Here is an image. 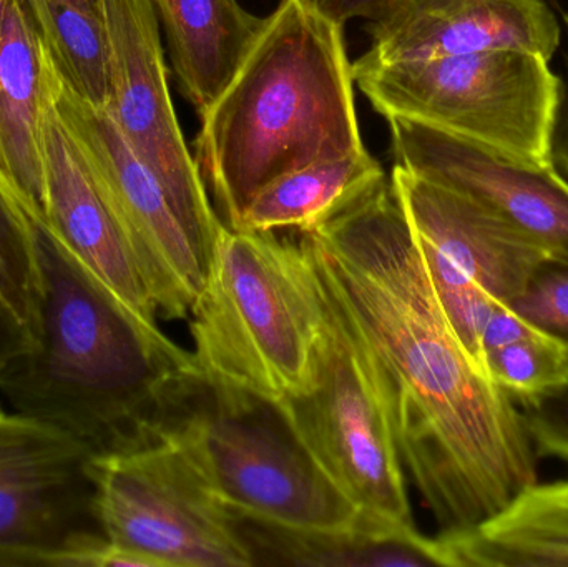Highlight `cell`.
<instances>
[{
  "label": "cell",
  "instance_id": "7",
  "mask_svg": "<svg viewBox=\"0 0 568 567\" xmlns=\"http://www.w3.org/2000/svg\"><path fill=\"white\" fill-rule=\"evenodd\" d=\"M317 286L323 325L316 378L306 393L282 403L284 412L324 475L361 513L416 526L366 356L320 280Z\"/></svg>",
  "mask_w": 568,
  "mask_h": 567
},
{
  "label": "cell",
  "instance_id": "10",
  "mask_svg": "<svg viewBox=\"0 0 568 567\" xmlns=\"http://www.w3.org/2000/svg\"><path fill=\"white\" fill-rule=\"evenodd\" d=\"M390 183L450 328L486 373L484 328L496 306L524 292L546 253L483 206L397 163Z\"/></svg>",
  "mask_w": 568,
  "mask_h": 567
},
{
  "label": "cell",
  "instance_id": "12",
  "mask_svg": "<svg viewBox=\"0 0 568 567\" xmlns=\"http://www.w3.org/2000/svg\"><path fill=\"white\" fill-rule=\"evenodd\" d=\"M110 42L106 110L136 155L155 173L193 235L215 250L223 220L210 202L199 162L183 139L166 80L152 0H105Z\"/></svg>",
  "mask_w": 568,
  "mask_h": 567
},
{
  "label": "cell",
  "instance_id": "15",
  "mask_svg": "<svg viewBox=\"0 0 568 567\" xmlns=\"http://www.w3.org/2000/svg\"><path fill=\"white\" fill-rule=\"evenodd\" d=\"M60 77L27 0H0V196L47 225L43 122Z\"/></svg>",
  "mask_w": 568,
  "mask_h": 567
},
{
  "label": "cell",
  "instance_id": "19",
  "mask_svg": "<svg viewBox=\"0 0 568 567\" xmlns=\"http://www.w3.org/2000/svg\"><path fill=\"white\" fill-rule=\"evenodd\" d=\"M437 539L449 567H568V482L536 483L496 518Z\"/></svg>",
  "mask_w": 568,
  "mask_h": 567
},
{
  "label": "cell",
  "instance_id": "2",
  "mask_svg": "<svg viewBox=\"0 0 568 567\" xmlns=\"http://www.w3.org/2000/svg\"><path fill=\"white\" fill-rule=\"evenodd\" d=\"M43 276L32 348L0 365V402L59 429L95 458L152 445L156 399L193 355L130 312L47 226H36Z\"/></svg>",
  "mask_w": 568,
  "mask_h": 567
},
{
  "label": "cell",
  "instance_id": "17",
  "mask_svg": "<svg viewBox=\"0 0 568 567\" xmlns=\"http://www.w3.org/2000/svg\"><path fill=\"white\" fill-rule=\"evenodd\" d=\"M233 513V512H232ZM235 515L253 566L449 567L439 539L361 513L343 528L310 529Z\"/></svg>",
  "mask_w": 568,
  "mask_h": 567
},
{
  "label": "cell",
  "instance_id": "13",
  "mask_svg": "<svg viewBox=\"0 0 568 567\" xmlns=\"http://www.w3.org/2000/svg\"><path fill=\"white\" fill-rule=\"evenodd\" d=\"M397 165L466 196L549 259L568 262V180L532 163L406 117H387Z\"/></svg>",
  "mask_w": 568,
  "mask_h": 567
},
{
  "label": "cell",
  "instance_id": "5",
  "mask_svg": "<svg viewBox=\"0 0 568 567\" xmlns=\"http://www.w3.org/2000/svg\"><path fill=\"white\" fill-rule=\"evenodd\" d=\"M190 315L206 378L276 403L313 386L323 300L300 243L223 225Z\"/></svg>",
  "mask_w": 568,
  "mask_h": 567
},
{
  "label": "cell",
  "instance_id": "30",
  "mask_svg": "<svg viewBox=\"0 0 568 567\" xmlns=\"http://www.w3.org/2000/svg\"><path fill=\"white\" fill-rule=\"evenodd\" d=\"M566 23H567V29H568V13L566 16Z\"/></svg>",
  "mask_w": 568,
  "mask_h": 567
},
{
  "label": "cell",
  "instance_id": "20",
  "mask_svg": "<svg viewBox=\"0 0 568 567\" xmlns=\"http://www.w3.org/2000/svg\"><path fill=\"white\" fill-rule=\"evenodd\" d=\"M386 182L381 163L367 150L324 160L284 173L260 190L233 230L313 232Z\"/></svg>",
  "mask_w": 568,
  "mask_h": 567
},
{
  "label": "cell",
  "instance_id": "23",
  "mask_svg": "<svg viewBox=\"0 0 568 567\" xmlns=\"http://www.w3.org/2000/svg\"><path fill=\"white\" fill-rule=\"evenodd\" d=\"M0 298L36 343L43 276L36 229L0 196Z\"/></svg>",
  "mask_w": 568,
  "mask_h": 567
},
{
  "label": "cell",
  "instance_id": "26",
  "mask_svg": "<svg viewBox=\"0 0 568 567\" xmlns=\"http://www.w3.org/2000/svg\"><path fill=\"white\" fill-rule=\"evenodd\" d=\"M536 332L532 326L527 325L520 316H517L509 306L499 305L494 310L483 333L484 358L490 350L499 348L507 343L516 342L523 336ZM486 365V363H484Z\"/></svg>",
  "mask_w": 568,
  "mask_h": 567
},
{
  "label": "cell",
  "instance_id": "4",
  "mask_svg": "<svg viewBox=\"0 0 568 567\" xmlns=\"http://www.w3.org/2000/svg\"><path fill=\"white\" fill-rule=\"evenodd\" d=\"M150 443L186 459L210 493L236 515L293 528H343L361 512L331 483L294 432L282 403L175 373L160 392Z\"/></svg>",
  "mask_w": 568,
  "mask_h": 567
},
{
  "label": "cell",
  "instance_id": "29",
  "mask_svg": "<svg viewBox=\"0 0 568 567\" xmlns=\"http://www.w3.org/2000/svg\"><path fill=\"white\" fill-rule=\"evenodd\" d=\"M550 163L568 180V93H562L552 135H550Z\"/></svg>",
  "mask_w": 568,
  "mask_h": 567
},
{
  "label": "cell",
  "instance_id": "16",
  "mask_svg": "<svg viewBox=\"0 0 568 567\" xmlns=\"http://www.w3.org/2000/svg\"><path fill=\"white\" fill-rule=\"evenodd\" d=\"M55 97L57 92L47 105L43 122L47 225L42 226L52 230L130 312L149 325H156L159 312L122 226L60 117Z\"/></svg>",
  "mask_w": 568,
  "mask_h": 567
},
{
  "label": "cell",
  "instance_id": "11",
  "mask_svg": "<svg viewBox=\"0 0 568 567\" xmlns=\"http://www.w3.org/2000/svg\"><path fill=\"white\" fill-rule=\"evenodd\" d=\"M55 103L122 226L156 312L166 320L186 318L205 286L212 250L183 222L109 110L83 102L62 80Z\"/></svg>",
  "mask_w": 568,
  "mask_h": 567
},
{
  "label": "cell",
  "instance_id": "22",
  "mask_svg": "<svg viewBox=\"0 0 568 567\" xmlns=\"http://www.w3.org/2000/svg\"><path fill=\"white\" fill-rule=\"evenodd\" d=\"M484 363L490 382L516 405L542 398L568 385L566 350L539 332L490 350Z\"/></svg>",
  "mask_w": 568,
  "mask_h": 567
},
{
  "label": "cell",
  "instance_id": "28",
  "mask_svg": "<svg viewBox=\"0 0 568 567\" xmlns=\"http://www.w3.org/2000/svg\"><path fill=\"white\" fill-rule=\"evenodd\" d=\"M30 338L22 323L16 318L9 306L0 298V365L12 356L32 348Z\"/></svg>",
  "mask_w": 568,
  "mask_h": 567
},
{
  "label": "cell",
  "instance_id": "1",
  "mask_svg": "<svg viewBox=\"0 0 568 567\" xmlns=\"http://www.w3.org/2000/svg\"><path fill=\"white\" fill-rule=\"evenodd\" d=\"M297 243L363 348L439 535L484 525L539 483L519 406L450 328L390 180Z\"/></svg>",
  "mask_w": 568,
  "mask_h": 567
},
{
  "label": "cell",
  "instance_id": "6",
  "mask_svg": "<svg viewBox=\"0 0 568 567\" xmlns=\"http://www.w3.org/2000/svg\"><path fill=\"white\" fill-rule=\"evenodd\" d=\"M353 73L386 119L406 117L526 162L550 163L564 89L539 53L499 49L387 63L363 53Z\"/></svg>",
  "mask_w": 568,
  "mask_h": 567
},
{
  "label": "cell",
  "instance_id": "21",
  "mask_svg": "<svg viewBox=\"0 0 568 567\" xmlns=\"http://www.w3.org/2000/svg\"><path fill=\"white\" fill-rule=\"evenodd\" d=\"M53 67L80 100L106 109L110 42L105 0H27Z\"/></svg>",
  "mask_w": 568,
  "mask_h": 567
},
{
  "label": "cell",
  "instance_id": "14",
  "mask_svg": "<svg viewBox=\"0 0 568 567\" xmlns=\"http://www.w3.org/2000/svg\"><path fill=\"white\" fill-rule=\"evenodd\" d=\"M376 62L514 49L552 59L560 26L544 0H399L371 22Z\"/></svg>",
  "mask_w": 568,
  "mask_h": 567
},
{
  "label": "cell",
  "instance_id": "8",
  "mask_svg": "<svg viewBox=\"0 0 568 567\" xmlns=\"http://www.w3.org/2000/svg\"><path fill=\"white\" fill-rule=\"evenodd\" d=\"M93 459L0 402V567H105Z\"/></svg>",
  "mask_w": 568,
  "mask_h": 567
},
{
  "label": "cell",
  "instance_id": "25",
  "mask_svg": "<svg viewBox=\"0 0 568 567\" xmlns=\"http://www.w3.org/2000/svg\"><path fill=\"white\" fill-rule=\"evenodd\" d=\"M517 406L537 456L568 463V385Z\"/></svg>",
  "mask_w": 568,
  "mask_h": 567
},
{
  "label": "cell",
  "instance_id": "9",
  "mask_svg": "<svg viewBox=\"0 0 568 567\" xmlns=\"http://www.w3.org/2000/svg\"><path fill=\"white\" fill-rule=\"evenodd\" d=\"M97 509L113 548L140 567H252L235 515L172 446L93 459Z\"/></svg>",
  "mask_w": 568,
  "mask_h": 567
},
{
  "label": "cell",
  "instance_id": "27",
  "mask_svg": "<svg viewBox=\"0 0 568 567\" xmlns=\"http://www.w3.org/2000/svg\"><path fill=\"white\" fill-rule=\"evenodd\" d=\"M397 2L399 0H317L323 12L343 27L353 19L376 22L389 13Z\"/></svg>",
  "mask_w": 568,
  "mask_h": 567
},
{
  "label": "cell",
  "instance_id": "24",
  "mask_svg": "<svg viewBox=\"0 0 568 567\" xmlns=\"http://www.w3.org/2000/svg\"><path fill=\"white\" fill-rule=\"evenodd\" d=\"M506 306L559 343L568 356V262L546 256L524 292Z\"/></svg>",
  "mask_w": 568,
  "mask_h": 567
},
{
  "label": "cell",
  "instance_id": "18",
  "mask_svg": "<svg viewBox=\"0 0 568 567\" xmlns=\"http://www.w3.org/2000/svg\"><path fill=\"white\" fill-rule=\"evenodd\" d=\"M173 69L200 115L245 62L266 23L239 0H152Z\"/></svg>",
  "mask_w": 568,
  "mask_h": 567
},
{
  "label": "cell",
  "instance_id": "3",
  "mask_svg": "<svg viewBox=\"0 0 568 567\" xmlns=\"http://www.w3.org/2000/svg\"><path fill=\"white\" fill-rule=\"evenodd\" d=\"M364 150L343 26L317 0H282L202 115L196 162L220 219L233 229L273 180Z\"/></svg>",
  "mask_w": 568,
  "mask_h": 567
}]
</instances>
